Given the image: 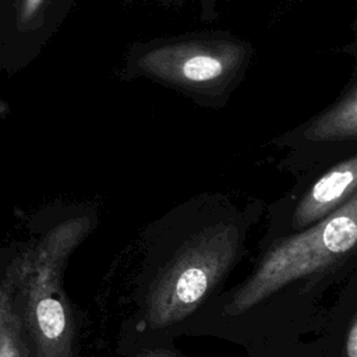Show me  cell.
<instances>
[{"mask_svg": "<svg viewBox=\"0 0 357 357\" xmlns=\"http://www.w3.org/2000/svg\"><path fill=\"white\" fill-rule=\"evenodd\" d=\"M245 49L233 42L190 40L146 52L138 61L148 74L178 85H213L227 79L243 63Z\"/></svg>", "mask_w": 357, "mask_h": 357, "instance_id": "277c9868", "label": "cell"}, {"mask_svg": "<svg viewBox=\"0 0 357 357\" xmlns=\"http://www.w3.org/2000/svg\"><path fill=\"white\" fill-rule=\"evenodd\" d=\"M357 132V93H350L335 107L318 119L307 131V137L315 141L354 138Z\"/></svg>", "mask_w": 357, "mask_h": 357, "instance_id": "52a82bcc", "label": "cell"}, {"mask_svg": "<svg viewBox=\"0 0 357 357\" xmlns=\"http://www.w3.org/2000/svg\"><path fill=\"white\" fill-rule=\"evenodd\" d=\"M356 156L336 165L319 177L300 199L293 211L290 227L293 233L304 230L331 215L350 197L356 195Z\"/></svg>", "mask_w": 357, "mask_h": 357, "instance_id": "5b68a950", "label": "cell"}, {"mask_svg": "<svg viewBox=\"0 0 357 357\" xmlns=\"http://www.w3.org/2000/svg\"><path fill=\"white\" fill-rule=\"evenodd\" d=\"M131 357H191L183 354L180 350L174 349L173 346L163 343V344H151L137 347Z\"/></svg>", "mask_w": 357, "mask_h": 357, "instance_id": "30bf717a", "label": "cell"}, {"mask_svg": "<svg viewBox=\"0 0 357 357\" xmlns=\"http://www.w3.org/2000/svg\"><path fill=\"white\" fill-rule=\"evenodd\" d=\"M340 357H357V307H354L342 329L340 335V346H339Z\"/></svg>", "mask_w": 357, "mask_h": 357, "instance_id": "9c48e42d", "label": "cell"}, {"mask_svg": "<svg viewBox=\"0 0 357 357\" xmlns=\"http://www.w3.org/2000/svg\"><path fill=\"white\" fill-rule=\"evenodd\" d=\"M244 233L236 222L198 227L167 247H152L132 279L130 326L139 347L178 335L181 328L223 291L238 265Z\"/></svg>", "mask_w": 357, "mask_h": 357, "instance_id": "7a4b0ae2", "label": "cell"}, {"mask_svg": "<svg viewBox=\"0 0 357 357\" xmlns=\"http://www.w3.org/2000/svg\"><path fill=\"white\" fill-rule=\"evenodd\" d=\"M0 357H28L6 284L0 276Z\"/></svg>", "mask_w": 357, "mask_h": 357, "instance_id": "ba28073f", "label": "cell"}, {"mask_svg": "<svg viewBox=\"0 0 357 357\" xmlns=\"http://www.w3.org/2000/svg\"><path fill=\"white\" fill-rule=\"evenodd\" d=\"M357 197L315 225L273 240L250 273L201 308L178 335H213L250 343L301 337L303 329L319 332L333 311L318 301L340 282L356 276ZM342 300V298H340Z\"/></svg>", "mask_w": 357, "mask_h": 357, "instance_id": "6da1fadb", "label": "cell"}, {"mask_svg": "<svg viewBox=\"0 0 357 357\" xmlns=\"http://www.w3.org/2000/svg\"><path fill=\"white\" fill-rule=\"evenodd\" d=\"M89 226L88 218L56 225L15 255L7 268L3 282L28 357H77V325L63 275Z\"/></svg>", "mask_w": 357, "mask_h": 357, "instance_id": "3957f363", "label": "cell"}, {"mask_svg": "<svg viewBox=\"0 0 357 357\" xmlns=\"http://www.w3.org/2000/svg\"><path fill=\"white\" fill-rule=\"evenodd\" d=\"M354 307V300L343 301L312 342L294 336L255 342L245 346L247 357H340L339 346L343 324Z\"/></svg>", "mask_w": 357, "mask_h": 357, "instance_id": "8992f818", "label": "cell"}]
</instances>
